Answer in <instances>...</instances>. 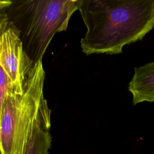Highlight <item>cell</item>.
<instances>
[{"label": "cell", "instance_id": "3957f363", "mask_svg": "<svg viewBox=\"0 0 154 154\" xmlns=\"http://www.w3.org/2000/svg\"><path fill=\"white\" fill-rule=\"evenodd\" d=\"M45 78L42 61L29 73L22 93L8 91L5 99L0 121V153L22 154L37 121L51 113L43 93Z\"/></svg>", "mask_w": 154, "mask_h": 154}, {"label": "cell", "instance_id": "52a82bcc", "mask_svg": "<svg viewBox=\"0 0 154 154\" xmlns=\"http://www.w3.org/2000/svg\"><path fill=\"white\" fill-rule=\"evenodd\" d=\"M9 91L10 83L8 77L2 68L0 66V121L3 104Z\"/></svg>", "mask_w": 154, "mask_h": 154}, {"label": "cell", "instance_id": "ba28073f", "mask_svg": "<svg viewBox=\"0 0 154 154\" xmlns=\"http://www.w3.org/2000/svg\"><path fill=\"white\" fill-rule=\"evenodd\" d=\"M12 3V1H1L0 0V13L4 12L5 9L8 8Z\"/></svg>", "mask_w": 154, "mask_h": 154}, {"label": "cell", "instance_id": "277c9868", "mask_svg": "<svg viewBox=\"0 0 154 154\" xmlns=\"http://www.w3.org/2000/svg\"><path fill=\"white\" fill-rule=\"evenodd\" d=\"M0 66L8 77L10 91L22 93L34 66L23 51L18 33L8 22L0 37Z\"/></svg>", "mask_w": 154, "mask_h": 154}, {"label": "cell", "instance_id": "7c38bea8", "mask_svg": "<svg viewBox=\"0 0 154 154\" xmlns=\"http://www.w3.org/2000/svg\"><path fill=\"white\" fill-rule=\"evenodd\" d=\"M0 154H1V153H0Z\"/></svg>", "mask_w": 154, "mask_h": 154}, {"label": "cell", "instance_id": "8fae6325", "mask_svg": "<svg viewBox=\"0 0 154 154\" xmlns=\"http://www.w3.org/2000/svg\"><path fill=\"white\" fill-rule=\"evenodd\" d=\"M47 154H49V152H48V153H47Z\"/></svg>", "mask_w": 154, "mask_h": 154}, {"label": "cell", "instance_id": "6da1fadb", "mask_svg": "<svg viewBox=\"0 0 154 154\" xmlns=\"http://www.w3.org/2000/svg\"><path fill=\"white\" fill-rule=\"evenodd\" d=\"M78 10L87 28L80 42L87 55L121 54L154 28V0H81Z\"/></svg>", "mask_w": 154, "mask_h": 154}, {"label": "cell", "instance_id": "9c48e42d", "mask_svg": "<svg viewBox=\"0 0 154 154\" xmlns=\"http://www.w3.org/2000/svg\"><path fill=\"white\" fill-rule=\"evenodd\" d=\"M8 24V20H5L3 22H2L1 23H0V37L1 36V35L2 34V33L4 32V31H5V28H7Z\"/></svg>", "mask_w": 154, "mask_h": 154}, {"label": "cell", "instance_id": "7a4b0ae2", "mask_svg": "<svg viewBox=\"0 0 154 154\" xmlns=\"http://www.w3.org/2000/svg\"><path fill=\"white\" fill-rule=\"evenodd\" d=\"M81 0L14 1L4 11L18 33L26 55L34 66L54 35L66 30Z\"/></svg>", "mask_w": 154, "mask_h": 154}, {"label": "cell", "instance_id": "30bf717a", "mask_svg": "<svg viewBox=\"0 0 154 154\" xmlns=\"http://www.w3.org/2000/svg\"><path fill=\"white\" fill-rule=\"evenodd\" d=\"M7 20V17L5 12L0 13V23Z\"/></svg>", "mask_w": 154, "mask_h": 154}, {"label": "cell", "instance_id": "5b68a950", "mask_svg": "<svg viewBox=\"0 0 154 154\" xmlns=\"http://www.w3.org/2000/svg\"><path fill=\"white\" fill-rule=\"evenodd\" d=\"M134 105L143 102H154V61L135 67L128 84Z\"/></svg>", "mask_w": 154, "mask_h": 154}, {"label": "cell", "instance_id": "8992f818", "mask_svg": "<svg viewBox=\"0 0 154 154\" xmlns=\"http://www.w3.org/2000/svg\"><path fill=\"white\" fill-rule=\"evenodd\" d=\"M51 113L40 119L26 142L22 154H47L51 146Z\"/></svg>", "mask_w": 154, "mask_h": 154}]
</instances>
